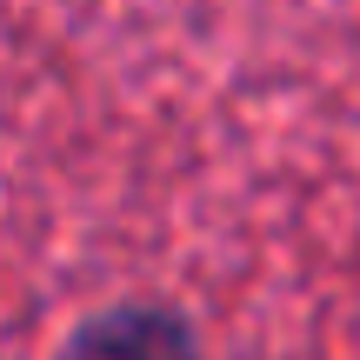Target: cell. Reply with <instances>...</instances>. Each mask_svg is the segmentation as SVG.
<instances>
[{
  "instance_id": "obj_1",
  "label": "cell",
  "mask_w": 360,
  "mask_h": 360,
  "mask_svg": "<svg viewBox=\"0 0 360 360\" xmlns=\"http://www.w3.org/2000/svg\"><path fill=\"white\" fill-rule=\"evenodd\" d=\"M60 360H200V347H193V327L174 307L120 300V307L80 321L67 334Z\"/></svg>"
}]
</instances>
